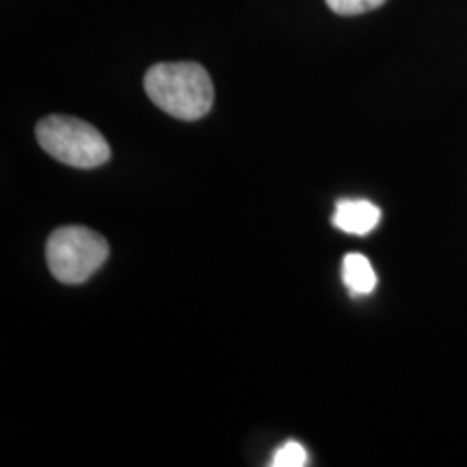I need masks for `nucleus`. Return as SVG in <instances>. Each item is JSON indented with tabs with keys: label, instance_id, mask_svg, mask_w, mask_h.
<instances>
[{
	"label": "nucleus",
	"instance_id": "423d86ee",
	"mask_svg": "<svg viewBox=\"0 0 467 467\" xmlns=\"http://www.w3.org/2000/svg\"><path fill=\"white\" fill-rule=\"evenodd\" d=\"M307 463V451L299 441H285L271 459L273 467H306Z\"/></svg>",
	"mask_w": 467,
	"mask_h": 467
},
{
	"label": "nucleus",
	"instance_id": "7ed1b4c3",
	"mask_svg": "<svg viewBox=\"0 0 467 467\" xmlns=\"http://www.w3.org/2000/svg\"><path fill=\"white\" fill-rule=\"evenodd\" d=\"M109 258V243L87 227H58L46 244V262L61 284H83Z\"/></svg>",
	"mask_w": 467,
	"mask_h": 467
},
{
	"label": "nucleus",
	"instance_id": "20e7f679",
	"mask_svg": "<svg viewBox=\"0 0 467 467\" xmlns=\"http://www.w3.org/2000/svg\"><path fill=\"white\" fill-rule=\"evenodd\" d=\"M334 225L344 234L366 236L381 221V210L368 200H340L336 203Z\"/></svg>",
	"mask_w": 467,
	"mask_h": 467
},
{
	"label": "nucleus",
	"instance_id": "f03ea898",
	"mask_svg": "<svg viewBox=\"0 0 467 467\" xmlns=\"http://www.w3.org/2000/svg\"><path fill=\"white\" fill-rule=\"evenodd\" d=\"M37 143L63 165L93 169L110 159L107 139L98 128L67 115H50L37 124Z\"/></svg>",
	"mask_w": 467,
	"mask_h": 467
},
{
	"label": "nucleus",
	"instance_id": "39448f33",
	"mask_svg": "<svg viewBox=\"0 0 467 467\" xmlns=\"http://www.w3.org/2000/svg\"><path fill=\"white\" fill-rule=\"evenodd\" d=\"M342 282L353 296H366L377 288V273L361 254H348L342 260Z\"/></svg>",
	"mask_w": 467,
	"mask_h": 467
},
{
	"label": "nucleus",
	"instance_id": "f257e3e1",
	"mask_svg": "<svg viewBox=\"0 0 467 467\" xmlns=\"http://www.w3.org/2000/svg\"><path fill=\"white\" fill-rule=\"evenodd\" d=\"M143 87L156 107L182 121L202 119L214 102L210 74L192 61L156 63L145 72Z\"/></svg>",
	"mask_w": 467,
	"mask_h": 467
},
{
	"label": "nucleus",
	"instance_id": "0eeeda50",
	"mask_svg": "<svg viewBox=\"0 0 467 467\" xmlns=\"http://www.w3.org/2000/svg\"><path fill=\"white\" fill-rule=\"evenodd\" d=\"M325 3L337 16H361L379 9L388 0H325Z\"/></svg>",
	"mask_w": 467,
	"mask_h": 467
}]
</instances>
